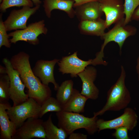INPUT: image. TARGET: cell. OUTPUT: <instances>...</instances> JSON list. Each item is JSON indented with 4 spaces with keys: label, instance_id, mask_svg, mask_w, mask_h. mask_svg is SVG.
<instances>
[{
    "label": "cell",
    "instance_id": "d6a6232c",
    "mask_svg": "<svg viewBox=\"0 0 139 139\" xmlns=\"http://www.w3.org/2000/svg\"><path fill=\"white\" fill-rule=\"evenodd\" d=\"M35 6L40 5L41 2L40 0H31Z\"/></svg>",
    "mask_w": 139,
    "mask_h": 139
},
{
    "label": "cell",
    "instance_id": "ffe728a7",
    "mask_svg": "<svg viewBox=\"0 0 139 139\" xmlns=\"http://www.w3.org/2000/svg\"><path fill=\"white\" fill-rule=\"evenodd\" d=\"M43 125L46 139H65L68 135L63 129L57 127L54 124L52 120L51 114L46 120L43 121Z\"/></svg>",
    "mask_w": 139,
    "mask_h": 139
},
{
    "label": "cell",
    "instance_id": "f1b7e54d",
    "mask_svg": "<svg viewBox=\"0 0 139 139\" xmlns=\"http://www.w3.org/2000/svg\"><path fill=\"white\" fill-rule=\"evenodd\" d=\"M74 2L73 7H75L93 1H98L99 0H73Z\"/></svg>",
    "mask_w": 139,
    "mask_h": 139
},
{
    "label": "cell",
    "instance_id": "4dcf8cb0",
    "mask_svg": "<svg viewBox=\"0 0 139 139\" xmlns=\"http://www.w3.org/2000/svg\"><path fill=\"white\" fill-rule=\"evenodd\" d=\"M136 68V72L137 74L138 80L139 81V55L137 59Z\"/></svg>",
    "mask_w": 139,
    "mask_h": 139
},
{
    "label": "cell",
    "instance_id": "5b68a950",
    "mask_svg": "<svg viewBox=\"0 0 139 139\" xmlns=\"http://www.w3.org/2000/svg\"><path fill=\"white\" fill-rule=\"evenodd\" d=\"M41 105L33 98H29L18 105L10 106L7 110L10 120L17 129L31 117L39 118Z\"/></svg>",
    "mask_w": 139,
    "mask_h": 139
},
{
    "label": "cell",
    "instance_id": "8fae6325",
    "mask_svg": "<svg viewBox=\"0 0 139 139\" xmlns=\"http://www.w3.org/2000/svg\"><path fill=\"white\" fill-rule=\"evenodd\" d=\"M92 59L83 60L77 56V51L72 54L62 57L57 63L59 70L63 74H70L72 77L77 76L88 65H92Z\"/></svg>",
    "mask_w": 139,
    "mask_h": 139
},
{
    "label": "cell",
    "instance_id": "603a6c76",
    "mask_svg": "<svg viewBox=\"0 0 139 139\" xmlns=\"http://www.w3.org/2000/svg\"><path fill=\"white\" fill-rule=\"evenodd\" d=\"M10 80L7 74H0V103H6L10 97Z\"/></svg>",
    "mask_w": 139,
    "mask_h": 139
},
{
    "label": "cell",
    "instance_id": "1f68e13d",
    "mask_svg": "<svg viewBox=\"0 0 139 139\" xmlns=\"http://www.w3.org/2000/svg\"><path fill=\"white\" fill-rule=\"evenodd\" d=\"M0 74H7L6 69L5 67H4L1 65H0Z\"/></svg>",
    "mask_w": 139,
    "mask_h": 139
},
{
    "label": "cell",
    "instance_id": "7402d4cb",
    "mask_svg": "<svg viewBox=\"0 0 139 139\" xmlns=\"http://www.w3.org/2000/svg\"><path fill=\"white\" fill-rule=\"evenodd\" d=\"M63 111V106L56 98L51 96L45 100L41 106L39 118H41L49 112H58Z\"/></svg>",
    "mask_w": 139,
    "mask_h": 139
},
{
    "label": "cell",
    "instance_id": "44dd1931",
    "mask_svg": "<svg viewBox=\"0 0 139 139\" xmlns=\"http://www.w3.org/2000/svg\"><path fill=\"white\" fill-rule=\"evenodd\" d=\"M73 82L68 80L63 82L57 90L56 98L63 106L68 101L74 90Z\"/></svg>",
    "mask_w": 139,
    "mask_h": 139
},
{
    "label": "cell",
    "instance_id": "9a60e30c",
    "mask_svg": "<svg viewBox=\"0 0 139 139\" xmlns=\"http://www.w3.org/2000/svg\"><path fill=\"white\" fill-rule=\"evenodd\" d=\"M75 8V15L80 21L96 20L101 18L104 13L98 1L88 2Z\"/></svg>",
    "mask_w": 139,
    "mask_h": 139
},
{
    "label": "cell",
    "instance_id": "83f0119b",
    "mask_svg": "<svg viewBox=\"0 0 139 139\" xmlns=\"http://www.w3.org/2000/svg\"><path fill=\"white\" fill-rule=\"evenodd\" d=\"M69 139H86L87 136L86 135L79 133H72L69 135Z\"/></svg>",
    "mask_w": 139,
    "mask_h": 139
},
{
    "label": "cell",
    "instance_id": "52a82bcc",
    "mask_svg": "<svg viewBox=\"0 0 139 139\" xmlns=\"http://www.w3.org/2000/svg\"><path fill=\"white\" fill-rule=\"evenodd\" d=\"M48 31L45 27V21L42 20L37 22L30 24L25 28L20 30H16L9 33L11 43L15 44L19 41H24L33 45L39 43L38 37L42 34H46Z\"/></svg>",
    "mask_w": 139,
    "mask_h": 139
},
{
    "label": "cell",
    "instance_id": "3957f363",
    "mask_svg": "<svg viewBox=\"0 0 139 139\" xmlns=\"http://www.w3.org/2000/svg\"><path fill=\"white\" fill-rule=\"evenodd\" d=\"M125 18L119 20L115 23L114 27L107 32H105L100 37L104 40L100 51L95 55L93 59V62L96 65H107V63L104 60V50L106 46L109 42L114 41L118 44L119 48V54H121L123 46L126 39L129 37L135 35L137 30L135 27L124 24Z\"/></svg>",
    "mask_w": 139,
    "mask_h": 139
},
{
    "label": "cell",
    "instance_id": "9c48e42d",
    "mask_svg": "<svg viewBox=\"0 0 139 139\" xmlns=\"http://www.w3.org/2000/svg\"><path fill=\"white\" fill-rule=\"evenodd\" d=\"M38 117L28 119L16 131L12 139H31L34 138L46 139L43 126V121Z\"/></svg>",
    "mask_w": 139,
    "mask_h": 139
},
{
    "label": "cell",
    "instance_id": "7a4b0ae2",
    "mask_svg": "<svg viewBox=\"0 0 139 139\" xmlns=\"http://www.w3.org/2000/svg\"><path fill=\"white\" fill-rule=\"evenodd\" d=\"M121 70L119 77L107 92L105 104L101 110L94 112L93 116H101L108 111H118L125 109L130 102V93L125 84L126 72L122 65Z\"/></svg>",
    "mask_w": 139,
    "mask_h": 139
},
{
    "label": "cell",
    "instance_id": "484cf974",
    "mask_svg": "<svg viewBox=\"0 0 139 139\" xmlns=\"http://www.w3.org/2000/svg\"><path fill=\"white\" fill-rule=\"evenodd\" d=\"M2 14L0 15V48L4 46L7 48L11 47V42L8 39L9 36L7 33V30L2 18Z\"/></svg>",
    "mask_w": 139,
    "mask_h": 139
},
{
    "label": "cell",
    "instance_id": "ac0fdd59",
    "mask_svg": "<svg viewBox=\"0 0 139 139\" xmlns=\"http://www.w3.org/2000/svg\"><path fill=\"white\" fill-rule=\"evenodd\" d=\"M78 28L81 34L101 37L106 28L105 20L101 18L94 20L80 21Z\"/></svg>",
    "mask_w": 139,
    "mask_h": 139
},
{
    "label": "cell",
    "instance_id": "4316f807",
    "mask_svg": "<svg viewBox=\"0 0 139 139\" xmlns=\"http://www.w3.org/2000/svg\"><path fill=\"white\" fill-rule=\"evenodd\" d=\"M115 132L112 134L113 136L117 139H129L128 135L127 128L124 127H121L115 129Z\"/></svg>",
    "mask_w": 139,
    "mask_h": 139
},
{
    "label": "cell",
    "instance_id": "d4e9b609",
    "mask_svg": "<svg viewBox=\"0 0 139 139\" xmlns=\"http://www.w3.org/2000/svg\"><path fill=\"white\" fill-rule=\"evenodd\" d=\"M139 6V0H124V24L127 25L132 21L133 13L136 9Z\"/></svg>",
    "mask_w": 139,
    "mask_h": 139
},
{
    "label": "cell",
    "instance_id": "30bf717a",
    "mask_svg": "<svg viewBox=\"0 0 139 139\" xmlns=\"http://www.w3.org/2000/svg\"><path fill=\"white\" fill-rule=\"evenodd\" d=\"M40 5L33 7L23 6L20 9L12 10L6 20L4 22L7 31L27 28V22L30 16L39 10Z\"/></svg>",
    "mask_w": 139,
    "mask_h": 139
},
{
    "label": "cell",
    "instance_id": "2e32d148",
    "mask_svg": "<svg viewBox=\"0 0 139 139\" xmlns=\"http://www.w3.org/2000/svg\"><path fill=\"white\" fill-rule=\"evenodd\" d=\"M11 106L9 102L0 103L1 139H12L16 128L10 120L7 110Z\"/></svg>",
    "mask_w": 139,
    "mask_h": 139
},
{
    "label": "cell",
    "instance_id": "ba28073f",
    "mask_svg": "<svg viewBox=\"0 0 139 139\" xmlns=\"http://www.w3.org/2000/svg\"><path fill=\"white\" fill-rule=\"evenodd\" d=\"M137 116L132 108L126 107L123 114L115 119L108 120L98 119L97 121L98 131L106 129H115L121 127H126L128 130L132 131L136 126Z\"/></svg>",
    "mask_w": 139,
    "mask_h": 139
},
{
    "label": "cell",
    "instance_id": "e0dca14e",
    "mask_svg": "<svg viewBox=\"0 0 139 139\" xmlns=\"http://www.w3.org/2000/svg\"><path fill=\"white\" fill-rule=\"evenodd\" d=\"M74 1L73 0H43V6L46 16L51 17V12L54 10H58L65 12L71 18L75 15L73 7Z\"/></svg>",
    "mask_w": 139,
    "mask_h": 139
},
{
    "label": "cell",
    "instance_id": "6da1fadb",
    "mask_svg": "<svg viewBox=\"0 0 139 139\" xmlns=\"http://www.w3.org/2000/svg\"><path fill=\"white\" fill-rule=\"evenodd\" d=\"M30 56L24 51L13 56L10 60L13 68L19 73L21 80L28 90L29 98H33L41 105L51 96V90L48 86L43 84L34 74L31 67Z\"/></svg>",
    "mask_w": 139,
    "mask_h": 139
},
{
    "label": "cell",
    "instance_id": "cb8c5ba5",
    "mask_svg": "<svg viewBox=\"0 0 139 139\" xmlns=\"http://www.w3.org/2000/svg\"><path fill=\"white\" fill-rule=\"evenodd\" d=\"M33 3L31 0H2L0 3L1 12H5L8 8L13 6H29L32 7Z\"/></svg>",
    "mask_w": 139,
    "mask_h": 139
},
{
    "label": "cell",
    "instance_id": "4fadbf2b",
    "mask_svg": "<svg viewBox=\"0 0 139 139\" xmlns=\"http://www.w3.org/2000/svg\"><path fill=\"white\" fill-rule=\"evenodd\" d=\"M98 1L105 14L106 28L124 18V2L123 0H99Z\"/></svg>",
    "mask_w": 139,
    "mask_h": 139
},
{
    "label": "cell",
    "instance_id": "f546056e",
    "mask_svg": "<svg viewBox=\"0 0 139 139\" xmlns=\"http://www.w3.org/2000/svg\"><path fill=\"white\" fill-rule=\"evenodd\" d=\"M131 20L132 21H139V6L134 11Z\"/></svg>",
    "mask_w": 139,
    "mask_h": 139
},
{
    "label": "cell",
    "instance_id": "8992f818",
    "mask_svg": "<svg viewBox=\"0 0 139 139\" xmlns=\"http://www.w3.org/2000/svg\"><path fill=\"white\" fill-rule=\"evenodd\" d=\"M6 69L7 74L10 80V97L13 102V106L20 104L29 98L24 92L25 86L21 78L19 72L13 67L10 60L7 58L3 59Z\"/></svg>",
    "mask_w": 139,
    "mask_h": 139
},
{
    "label": "cell",
    "instance_id": "277c9868",
    "mask_svg": "<svg viewBox=\"0 0 139 139\" xmlns=\"http://www.w3.org/2000/svg\"><path fill=\"white\" fill-rule=\"evenodd\" d=\"M56 116L58 127L63 129L68 135L80 128L84 129L91 135L98 131L97 116L89 118L79 113L63 111L56 112Z\"/></svg>",
    "mask_w": 139,
    "mask_h": 139
},
{
    "label": "cell",
    "instance_id": "7c38bea8",
    "mask_svg": "<svg viewBox=\"0 0 139 139\" xmlns=\"http://www.w3.org/2000/svg\"><path fill=\"white\" fill-rule=\"evenodd\" d=\"M59 60L55 59L51 60H38L32 69L34 75L40 79L43 84L48 85L49 83H53L56 91H57L59 86L55 80L54 70L55 64Z\"/></svg>",
    "mask_w": 139,
    "mask_h": 139
},
{
    "label": "cell",
    "instance_id": "5bb4252c",
    "mask_svg": "<svg viewBox=\"0 0 139 139\" xmlns=\"http://www.w3.org/2000/svg\"><path fill=\"white\" fill-rule=\"evenodd\" d=\"M97 74L96 68L90 66H87L77 75L82 83V90L80 93L88 99L95 100L98 97L99 90L94 83Z\"/></svg>",
    "mask_w": 139,
    "mask_h": 139
},
{
    "label": "cell",
    "instance_id": "d6986e66",
    "mask_svg": "<svg viewBox=\"0 0 139 139\" xmlns=\"http://www.w3.org/2000/svg\"><path fill=\"white\" fill-rule=\"evenodd\" d=\"M88 99L79 91L74 89L70 98L63 106V111L79 113L83 112L85 103Z\"/></svg>",
    "mask_w": 139,
    "mask_h": 139
}]
</instances>
